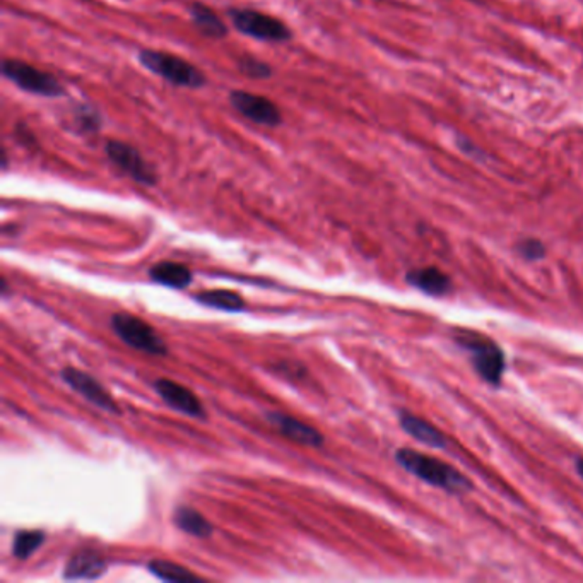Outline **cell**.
<instances>
[{
  "instance_id": "cell-11",
  "label": "cell",
  "mask_w": 583,
  "mask_h": 583,
  "mask_svg": "<svg viewBox=\"0 0 583 583\" xmlns=\"http://www.w3.org/2000/svg\"><path fill=\"white\" fill-rule=\"evenodd\" d=\"M267 421L272 424L282 437L290 438L300 445L306 447H322L325 438L313 426L298 421L296 418L284 412H267Z\"/></svg>"
},
{
  "instance_id": "cell-8",
  "label": "cell",
  "mask_w": 583,
  "mask_h": 583,
  "mask_svg": "<svg viewBox=\"0 0 583 583\" xmlns=\"http://www.w3.org/2000/svg\"><path fill=\"white\" fill-rule=\"evenodd\" d=\"M62 378L69 387H72L78 394H80L96 408H100L103 411L113 412V414H120L119 404L115 402V398L110 396V392L103 385L100 384L91 375H88L86 371L67 366L62 370Z\"/></svg>"
},
{
  "instance_id": "cell-1",
  "label": "cell",
  "mask_w": 583,
  "mask_h": 583,
  "mask_svg": "<svg viewBox=\"0 0 583 583\" xmlns=\"http://www.w3.org/2000/svg\"><path fill=\"white\" fill-rule=\"evenodd\" d=\"M396 461L402 469L411 472L412 476L451 494H462L472 490V482L462 472L435 457L424 455L421 451L400 449L396 453Z\"/></svg>"
},
{
  "instance_id": "cell-23",
  "label": "cell",
  "mask_w": 583,
  "mask_h": 583,
  "mask_svg": "<svg viewBox=\"0 0 583 583\" xmlns=\"http://www.w3.org/2000/svg\"><path fill=\"white\" fill-rule=\"evenodd\" d=\"M577 471H578V474L583 477V459H580V461L577 462Z\"/></svg>"
},
{
  "instance_id": "cell-18",
  "label": "cell",
  "mask_w": 583,
  "mask_h": 583,
  "mask_svg": "<svg viewBox=\"0 0 583 583\" xmlns=\"http://www.w3.org/2000/svg\"><path fill=\"white\" fill-rule=\"evenodd\" d=\"M190 14H192L194 25L199 27V31H202L206 37H209V38H225L226 35H228V27H226L225 23L209 7L196 2L192 5V9H190Z\"/></svg>"
},
{
  "instance_id": "cell-15",
  "label": "cell",
  "mask_w": 583,
  "mask_h": 583,
  "mask_svg": "<svg viewBox=\"0 0 583 583\" xmlns=\"http://www.w3.org/2000/svg\"><path fill=\"white\" fill-rule=\"evenodd\" d=\"M149 278L158 284H163V286L175 288V290H184L192 282V272L186 265L166 260V262L153 265L149 269Z\"/></svg>"
},
{
  "instance_id": "cell-9",
  "label": "cell",
  "mask_w": 583,
  "mask_h": 583,
  "mask_svg": "<svg viewBox=\"0 0 583 583\" xmlns=\"http://www.w3.org/2000/svg\"><path fill=\"white\" fill-rule=\"evenodd\" d=\"M231 105L238 110L245 119L252 120L259 125L276 127L281 123V111L278 106L265 96L249 93V91H233L229 93Z\"/></svg>"
},
{
  "instance_id": "cell-13",
  "label": "cell",
  "mask_w": 583,
  "mask_h": 583,
  "mask_svg": "<svg viewBox=\"0 0 583 583\" xmlns=\"http://www.w3.org/2000/svg\"><path fill=\"white\" fill-rule=\"evenodd\" d=\"M398 423L409 437L421 441L424 445L435 447V449H447V443H449L447 437L438 429L435 424L424 421L423 418L404 411L398 414Z\"/></svg>"
},
{
  "instance_id": "cell-6",
  "label": "cell",
  "mask_w": 583,
  "mask_h": 583,
  "mask_svg": "<svg viewBox=\"0 0 583 583\" xmlns=\"http://www.w3.org/2000/svg\"><path fill=\"white\" fill-rule=\"evenodd\" d=\"M233 26L239 33L252 37L255 40L262 41H286L292 38V31L282 21L276 17H270L264 13L252 11V9H233L229 11Z\"/></svg>"
},
{
  "instance_id": "cell-21",
  "label": "cell",
  "mask_w": 583,
  "mask_h": 583,
  "mask_svg": "<svg viewBox=\"0 0 583 583\" xmlns=\"http://www.w3.org/2000/svg\"><path fill=\"white\" fill-rule=\"evenodd\" d=\"M239 70L249 76V78H255V80H265L269 76H272V69L267 66L265 62H260L257 58L252 57H245L241 62H239Z\"/></svg>"
},
{
  "instance_id": "cell-7",
  "label": "cell",
  "mask_w": 583,
  "mask_h": 583,
  "mask_svg": "<svg viewBox=\"0 0 583 583\" xmlns=\"http://www.w3.org/2000/svg\"><path fill=\"white\" fill-rule=\"evenodd\" d=\"M105 151L108 158L111 159V163L117 164L122 172L129 175L135 182L143 186L156 184L158 176L154 173V168L141 156L137 149L120 141H110L106 143Z\"/></svg>"
},
{
  "instance_id": "cell-2",
  "label": "cell",
  "mask_w": 583,
  "mask_h": 583,
  "mask_svg": "<svg viewBox=\"0 0 583 583\" xmlns=\"http://www.w3.org/2000/svg\"><path fill=\"white\" fill-rule=\"evenodd\" d=\"M453 339L471 355L472 366L484 382H488L493 387L502 385L504 355L500 345L491 341L488 335H482L474 331H465V329H457Z\"/></svg>"
},
{
  "instance_id": "cell-5",
  "label": "cell",
  "mask_w": 583,
  "mask_h": 583,
  "mask_svg": "<svg viewBox=\"0 0 583 583\" xmlns=\"http://www.w3.org/2000/svg\"><path fill=\"white\" fill-rule=\"evenodd\" d=\"M2 72L7 80H13L17 88H21L27 93L47 96V98H58L66 93L62 84L53 76L21 60L5 58L2 64Z\"/></svg>"
},
{
  "instance_id": "cell-16",
  "label": "cell",
  "mask_w": 583,
  "mask_h": 583,
  "mask_svg": "<svg viewBox=\"0 0 583 583\" xmlns=\"http://www.w3.org/2000/svg\"><path fill=\"white\" fill-rule=\"evenodd\" d=\"M175 525L196 537H209L212 534L211 522L202 517L197 510L190 506H178L173 515Z\"/></svg>"
},
{
  "instance_id": "cell-19",
  "label": "cell",
  "mask_w": 583,
  "mask_h": 583,
  "mask_svg": "<svg viewBox=\"0 0 583 583\" xmlns=\"http://www.w3.org/2000/svg\"><path fill=\"white\" fill-rule=\"evenodd\" d=\"M149 571L158 577L159 580H164V582H192V580H199L197 575L190 573V571L172 563V561H164V559H153L149 563Z\"/></svg>"
},
{
  "instance_id": "cell-20",
  "label": "cell",
  "mask_w": 583,
  "mask_h": 583,
  "mask_svg": "<svg viewBox=\"0 0 583 583\" xmlns=\"http://www.w3.org/2000/svg\"><path fill=\"white\" fill-rule=\"evenodd\" d=\"M45 541V534L41 530H19L14 535L13 555L17 559L31 556Z\"/></svg>"
},
{
  "instance_id": "cell-10",
  "label": "cell",
  "mask_w": 583,
  "mask_h": 583,
  "mask_svg": "<svg viewBox=\"0 0 583 583\" xmlns=\"http://www.w3.org/2000/svg\"><path fill=\"white\" fill-rule=\"evenodd\" d=\"M154 390L173 409L190 418H206V409L200 398L184 385L176 384L170 378H159L158 382H154Z\"/></svg>"
},
{
  "instance_id": "cell-22",
  "label": "cell",
  "mask_w": 583,
  "mask_h": 583,
  "mask_svg": "<svg viewBox=\"0 0 583 583\" xmlns=\"http://www.w3.org/2000/svg\"><path fill=\"white\" fill-rule=\"evenodd\" d=\"M518 253L527 260H539L543 259L546 249H544L543 241L539 239H524L518 245Z\"/></svg>"
},
{
  "instance_id": "cell-12",
  "label": "cell",
  "mask_w": 583,
  "mask_h": 583,
  "mask_svg": "<svg viewBox=\"0 0 583 583\" xmlns=\"http://www.w3.org/2000/svg\"><path fill=\"white\" fill-rule=\"evenodd\" d=\"M106 571V561L93 549H80L67 561L66 580H96Z\"/></svg>"
},
{
  "instance_id": "cell-14",
  "label": "cell",
  "mask_w": 583,
  "mask_h": 583,
  "mask_svg": "<svg viewBox=\"0 0 583 583\" xmlns=\"http://www.w3.org/2000/svg\"><path fill=\"white\" fill-rule=\"evenodd\" d=\"M408 282L429 296H445L451 292V279L437 267L414 269L408 272Z\"/></svg>"
},
{
  "instance_id": "cell-4",
  "label": "cell",
  "mask_w": 583,
  "mask_h": 583,
  "mask_svg": "<svg viewBox=\"0 0 583 583\" xmlns=\"http://www.w3.org/2000/svg\"><path fill=\"white\" fill-rule=\"evenodd\" d=\"M111 327L117 332L120 339L133 349L144 351L147 355H154V356L168 355L166 343L143 318L133 317L131 313H123V312L115 313L111 317Z\"/></svg>"
},
{
  "instance_id": "cell-17",
  "label": "cell",
  "mask_w": 583,
  "mask_h": 583,
  "mask_svg": "<svg viewBox=\"0 0 583 583\" xmlns=\"http://www.w3.org/2000/svg\"><path fill=\"white\" fill-rule=\"evenodd\" d=\"M196 302L200 305L211 306L216 310H225V312H241L245 308V300L241 294L229 290H211V292H202L196 294Z\"/></svg>"
},
{
  "instance_id": "cell-3",
  "label": "cell",
  "mask_w": 583,
  "mask_h": 583,
  "mask_svg": "<svg viewBox=\"0 0 583 583\" xmlns=\"http://www.w3.org/2000/svg\"><path fill=\"white\" fill-rule=\"evenodd\" d=\"M141 64L175 86L184 88H200L206 82V76L199 69L192 66L190 62L184 60L182 57H176L172 53L158 52V50H143L139 53Z\"/></svg>"
}]
</instances>
